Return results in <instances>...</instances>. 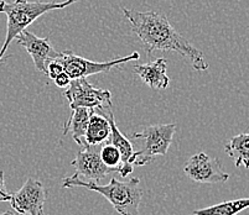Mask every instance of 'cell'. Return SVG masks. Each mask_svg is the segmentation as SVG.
Instances as JSON below:
<instances>
[{
  "label": "cell",
  "instance_id": "cell-10",
  "mask_svg": "<svg viewBox=\"0 0 249 215\" xmlns=\"http://www.w3.org/2000/svg\"><path fill=\"white\" fill-rule=\"evenodd\" d=\"M18 44L25 47L31 56L35 68L41 73L47 74V63L57 57L58 52L52 47L49 37H38L34 33L24 30L15 37Z\"/></svg>",
  "mask_w": 249,
  "mask_h": 215
},
{
  "label": "cell",
  "instance_id": "cell-7",
  "mask_svg": "<svg viewBox=\"0 0 249 215\" xmlns=\"http://www.w3.org/2000/svg\"><path fill=\"white\" fill-rule=\"evenodd\" d=\"M47 192L42 182L35 178H28L19 191L11 194V208L19 214L44 215V204Z\"/></svg>",
  "mask_w": 249,
  "mask_h": 215
},
{
  "label": "cell",
  "instance_id": "cell-1",
  "mask_svg": "<svg viewBox=\"0 0 249 215\" xmlns=\"http://www.w3.org/2000/svg\"><path fill=\"white\" fill-rule=\"evenodd\" d=\"M124 17L130 22L133 33L137 35L148 55L155 51L176 52L186 58L196 71L208 69L203 52L192 46L186 38L175 30L165 15L156 11H137L122 8Z\"/></svg>",
  "mask_w": 249,
  "mask_h": 215
},
{
  "label": "cell",
  "instance_id": "cell-19",
  "mask_svg": "<svg viewBox=\"0 0 249 215\" xmlns=\"http://www.w3.org/2000/svg\"><path fill=\"white\" fill-rule=\"evenodd\" d=\"M11 194L6 191L5 180H4V171L0 169V201H9Z\"/></svg>",
  "mask_w": 249,
  "mask_h": 215
},
{
  "label": "cell",
  "instance_id": "cell-16",
  "mask_svg": "<svg viewBox=\"0 0 249 215\" xmlns=\"http://www.w3.org/2000/svg\"><path fill=\"white\" fill-rule=\"evenodd\" d=\"M247 208H249V198H241L195 210L192 215H237Z\"/></svg>",
  "mask_w": 249,
  "mask_h": 215
},
{
  "label": "cell",
  "instance_id": "cell-18",
  "mask_svg": "<svg viewBox=\"0 0 249 215\" xmlns=\"http://www.w3.org/2000/svg\"><path fill=\"white\" fill-rule=\"evenodd\" d=\"M62 72H63L62 66H61L56 60H52L47 63V74L46 76L50 77L52 81H53V79H55L58 74L62 73Z\"/></svg>",
  "mask_w": 249,
  "mask_h": 215
},
{
  "label": "cell",
  "instance_id": "cell-3",
  "mask_svg": "<svg viewBox=\"0 0 249 215\" xmlns=\"http://www.w3.org/2000/svg\"><path fill=\"white\" fill-rule=\"evenodd\" d=\"M78 0L65 1H29V0H14L8 3L0 0V13L6 17V36L0 49V63L3 61L10 44L21 31L33 24L35 20L52 10H58L77 3Z\"/></svg>",
  "mask_w": 249,
  "mask_h": 215
},
{
  "label": "cell",
  "instance_id": "cell-8",
  "mask_svg": "<svg viewBox=\"0 0 249 215\" xmlns=\"http://www.w3.org/2000/svg\"><path fill=\"white\" fill-rule=\"evenodd\" d=\"M183 171L190 180L197 183H225L230 180V174L223 171L218 158L210 157L205 152L191 156Z\"/></svg>",
  "mask_w": 249,
  "mask_h": 215
},
{
  "label": "cell",
  "instance_id": "cell-13",
  "mask_svg": "<svg viewBox=\"0 0 249 215\" xmlns=\"http://www.w3.org/2000/svg\"><path fill=\"white\" fill-rule=\"evenodd\" d=\"M110 135V124L108 119L97 110H90L89 120H88L87 130H86L85 141L87 145L99 146L104 141H107Z\"/></svg>",
  "mask_w": 249,
  "mask_h": 215
},
{
  "label": "cell",
  "instance_id": "cell-5",
  "mask_svg": "<svg viewBox=\"0 0 249 215\" xmlns=\"http://www.w3.org/2000/svg\"><path fill=\"white\" fill-rule=\"evenodd\" d=\"M139 58L140 55L138 52H132L130 55L125 56V57L115 58V60L107 61V62H94V61L87 60V58L76 55L73 51H63L58 53L55 60L62 66L63 72L70 78L77 79L87 78V77L97 73H108L113 68H117L118 66L137 61Z\"/></svg>",
  "mask_w": 249,
  "mask_h": 215
},
{
  "label": "cell",
  "instance_id": "cell-15",
  "mask_svg": "<svg viewBox=\"0 0 249 215\" xmlns=\"http://www.w3.org/2000/svg\"><path fill=\"white\" fill-rule=\"evenodd\" d=\"M225 151L233 160L235 167L249 168V133L242 132L226 144Z\"/></svg>",
  "mask_w": 249,
  "mask_h": 215
},
{
  "label": "cell",
  "instance_id": "cell-14",
  "mask_svg": "<svg viewBox=\"0 0 249 215\" xmlns=\"http://www.w3.org/2000/svg\"><path fill=\"white\" fill-rule=\"evenodd\" d=\"M90 110L88 108H76L72 110V114L67 123L63 126V135L71 133L72 139L76 141L78 146H85V135L87 130L88 120H89Z\"/></svg>",
  "mask_w": 249,
  "mask_h": 215
},
{
  "label": "cell",
  "instance_id": "cell-20",
  "mask_svg": "<svg viewBox=\"0 0 249 215\" xmlns=\"http://www.w3.org/2000/svg\"><path fill=\"white\" fill-rule=\"evenodd\" d=\"M71 81L72 79L70 78L65 72L60 73L55 79H53V82H55V84L57 85L58 88H67L70 85V83H71Z\"/></svg>",
  "mask_w": 249,
  "mask_h": 215
},
{
  "label": "cell",
  "instance_id": "cell-6",
  "mask_svg": "<svg viewBox=\"0 0 249 215\" xmlns=\"http://www.w3.org/2000/svg\"><path fill=\"white\" fill-rule=\"evenodd\" d=\"M65 97L72 110L76 108L99 109L112 105V94L109 90L93 87L86 78L72 79L65 92Z\"/></svg>",
  "mask_w": 249,
  "mask_h": 215
},
{
  "label": "cell",
  "instance_id": "cell-12",
  "mask_svg": "<svg viewBox=\"0 0 249 215\" xmlns=\"http://www.w3.org/2000/svg\"><path fill=\"white\" fill-rule=\"evenodd\" d=\"M133 68L142 82L151 89H166L170 85L167 61L165 58H158L145 65H135Z\"/></svg>",
  "mask_w": 249,
  "mask_h": 215
},
{
  "label": "cell",
  "instance_id": "cell-2",
  "mask_svg": "<svg viewBox=\"0 0 249 215\" xmlns=\"http://www.w3.org/2000/svg\"><path fill=\"white\" fill-rule=\"evenodd\" d=\"M83 187L97 192L109 201L115 212L121 215H139V205L142 198L140 188V180L134 177L128 182H122L117 178H112L108 184L101 185L93 181H83L77 174L65 177L62 188Z\"/></svg>",
  "mask_w": 249,
  "mask_h": 215
},
{
  "label": "cell",
  "instance_id": "cell-17",
  "mask_svg": "<svg viewBox=\"0 0 249 215\" xmlns=\"http://www.w3.org/2000/svg\"><path fill=\"white\" fill-rule=\"evenodd\" d=\"M99 155H101V158L104 165H107L108 167H112V168H117L118 172H119L122 166V156L119 150H118L114 145H112L110 142H107L101 149Z\"/></svg>",
  "mask_w": 249,
  "mask_h": 215
},
{
  "label": "cell",
  "instance_id": "cell-4",
  "mask_svg": "<svg viewBox=\"0 0 249 215\" xmlns=\"http://www.w3.org/2000/svg\"><path fill=\"white\" fill-rule=\"evenodd\" d=\"M175 124H155L149 125L140 132L133 133V139H142L144 146L135 151L134 166H146L153 164L158 156H165L175 135Z\"/></svg>",
  "mask_w": 249,
  "mask_h": 215
},
{
  "label": "cell",
  "instance_id": "cell-21",
  "mask_svg": "<svg viewBox=\"0 0 249 215\" xmlns=\"http://www.w3.org/2000/svg\"><path fill=\"white\" fill-rule=\"evenodd\" d=\"M0 215H17V214H15V213H13V212H4V213H1Z\"/></svg>",
  "mask_w": 249,
  "mask_h": 215
},
{
  "label": "cell",
  "instance_id": "cell-11",
  "mask_svg": "<svg viewBox=\"0 0 249 215\" xmlns=\"http://www.w3.org/2000/svg\"><path fill=\"white\" fill-rule=\"evenodd\" d=\"M97 112H99L101 114H103L104 116L107 117L108 121L110 124V135L108 137V142H110L112 145H114L117 147L122 156V166L119 169V174L122 177H128L129 174L133 172L134 168V165H133V161H134V155L135 151L133 149L132 142L129 141L123 133L121 132L119 128L117 125V121H115L114 113H113V106L108 105L104 106V108H99V109H94Z\"/></svg>",
  "mask_w": 249,
  "mask_h": 215
},
{
  "label": "cell",
  "instance_id": "cell-9",
  "mask_svg": "<svg viewBox=\"0 0 249 215\" xmlns=\"http://www.w3.org/2000/svg\"><path fill=\"white\" fill-rule=\"evenodd\" d=\"M99 151L101 149L98 146L85 145L72 160L71 165L76 168V174L81 180L83 178V181L98 182L112 172H118L117 168H112L103 164Z\"/></svg>",
  "mask_w": 249,
  "mask_h": 215
}]
</instances>
